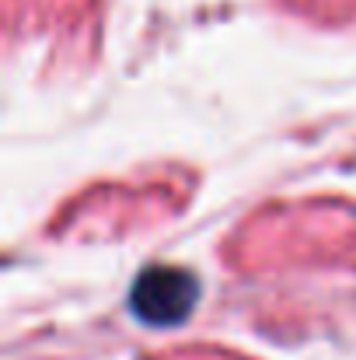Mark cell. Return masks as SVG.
<instances>
[{
  "instance_id": "obj_1",
  "label": "cell",
  "mask_w": 356,
  "mask_h": 360,
  "mask_svg": "<svg viewBox=\"0 0 356 360\" xmlns=\"http://www.w3.org/2000/svg\"><path fill=\"white\" fill-rule=\"evenodd\" d=\"M196 297H199L196 276H189L185 269L154 266L136 276V283L129 290V308L143 326L171 329L189 319V311L196 308Z\"/></svg>"
}]
</instances>
